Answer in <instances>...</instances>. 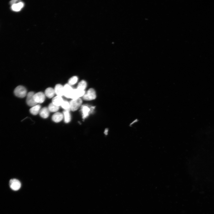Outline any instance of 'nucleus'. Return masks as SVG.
Segmentation results:
<instances>
[{
  "instance_id": "19",
  "label": "nucleus",
  "mask_w": 214,
  "mask_h": 214,
  "mask_svg": "<svg viewBox=\"0 0 214 214\" xmlns=\"http://www.w3.org/2000/svg\"><path fill=\"white\" fill-rule=\"evenodd\" d=\"M48 109L51 112H56L59 110V106H57L52 103L48 106Z\"/></svg>"
},
{
  "instance_id": "9",
  "label": "nucleus",
  "mask_w": 214,
  "mask_h": 214,
  "mask_svg": "<svg viewBox=\"0 0 214 214\" xmlns=\"http://www.w3.org/2000/svg\"><path fill=\"white\" fill-rule=\"evenodd\" d=\"M64 95L67 98H71L73 89L70 85L66 84L64 87Z\"/></svg>"
},
{
  "instance_id": "2",
  "label": "nucleus",
  "mask_w": 214,
  "mask_h": 214,
  "mask_svg": "<svg viewBox=\"0 0 214 214\" xmlns=\"http://www.w3.org/2000/svg\"><path fill=\"white\" fill-rule=\"evenodd\" d=\"M27 91L25 87L22 86L17 87L14 91L15 95L19 98H24L26 95Z\"/></svg>"
},
{
  "instance_id": "11",
  "label": "nucleus",
  "mask_w": 214,
  "mask_h": 214,
  "mask_svg": "<svg viewBox=\"0 0 214 214\" xmlns=\"http://www.w3.org/2000/svg\"><path fill=\"white\" fill-rule=\"evenodd\" d=\"M63 115L60 112H57L55 113L52 117V120L56 123L61 122L63 119Z\"/></svg>"
},
{
  "instance_id": "7",
  "label": "nucleus",
  "mask_w": 214,
  "mask_h": 214,
  "mask_svg": "<svg viewBox=\"0 0 214 214\" xmlns=\"http://www.w3.org/2000/svg\"><path fill=\"white\" fill-rule=\"evenodd\" d=\"M33 98L37 103H42L45 101V97L43 93L40 92L35 94L33 96Z\"/></svg>"
},
{
  "instance_id": "15",
  "label": "nucleus",
  "mask_w": 214,
  "mask_h": 214,
  "mask_svg": "<svg viewBox=\"0 0 214 214\" xmlns=\"http://www.w3.org/2000/svg\"><path fill=\"white\" fill-rule=\"evenodd\" d=\"M55 90L51 87H49L46 89L45 91L46 95L48 98H52L55 95Z\"/></svg>"
},
{
  "instance_id": "12",
  "label": "nucleus",
  "mask_w": 214,
  "mask_h": 214,
  "mask_svg": "<svg viewBox=\"0 0 214 214\" xmlns=\"http://www.w3.org/2000/svg\"><path fill=\"white\" fill-rule=\"evenodd\" d=\"M24 4L23 3L19 2L12 5L11 8L12 10L15 12H19L21 10L23 7Z\"/></svg>"
},
{
  "instance_id": "21",
  "label": "nucleus",
  "mask_w": 214,
  "mask_h": 214,
  "mask_svg": "<svg viewBox=\"0 0 214 214\" xmlns=\"http://www.w3.org/2000/svg\"><path fill=\"white\" fill-rule=\"evenodd\" d=\"M78 78L76 76H74L70 79L69 83L70 85H73L75 84L77 82Z\"/></svg>"
},
{
  "instance_id": "10",
  "label": "nucleus",
  "mask_w": 214,
  "mask_h": 214,
  "mask_svg": "<svg viewBox=\"0 0 214 214\" xmlns=\"http://www.w3.org/2000/svg\"><path fill=\"white\" fill-rule=\"evenodd\" d=\"M55 91L57 96L61 97L64 95V87L60 84H57L56 85Z\"/></svg>"
},
{
  "instance_id": "3",
  "label": "nucleus",
  "mask_w": 214,
  "mask_h": 214,
  "mask_svg": "<svg viewBox=\"0 0 214 214\" xmlns=\"http://www.w3.org/2000/svg\"><path fill=\"white\" fill-rule=\"evenodd\" d=\"M82 103V100L80 98L73 99L70 103V110L73 111H76L79 109Z\"/></svg>"
},
{
  "instance_id": "17",
  "label": "nucleus",
  "mask_w": 214,
  "mask_h": 214,
  "mask_svg": "<svg viewBox=\"0 0 214 214\" xmlns=\"http://www.w3.org/2000/svg\"><path fill=\"white\" fill-rule=\"evenodd\" d=\"M65 122L66 123H69L71 120V116L69 111L65 110L63 112Z\"/></svg>"
},
{
  "instance_id": "4",
  "label": "nucleus",
  "mask_w": 214,
  "mask_h": 214,
  "mask_svg": "<svg viewBox=\"0 0 214 214\" xmlns=\"http://www.w3.org/2000/svg\"><path fill=\"white\" fill-rule=\"evenodd\" d=\"M96 98L95 92L93 89H90L83 96V99L86 101L94 100Z\"/></svg>"
},
{
  "instance_id": "13",
  "label": "nucleus",
  "mask_w": 214,
  "mask_h": 214,
  "mask_svg": "<svg viewBox=\"0 0 214 214\" xmlns=\"http://www.w3.org/2000/svg\"><path fill=\"white\" fill-rule=\"evenodd\" d=\"M64 101L61 96H57L52 100V103L55 105L59 106H61Z\"/></svg>"
},
{
  "instance_id": "16",
  "label": "nucleus",
  "mask_w": 214,
  "mask_h": 214,
  "mask_svg": "<svg viewBox=\"0 0 214 214\" xmlns=\"http://www.w3.org/2000/svg\"><path fill=\"white\" fill-rule=\"evenodd\" d=\"M41 106L40 105H36L31 108L30 110L31 113L33 115H36L40 111Z\"/></svg>"
},
{
  "instance_id": "14",
  "label": "nucleus",
  "mask_w": 214,
  "mask_h": 214,
  "mask_svg": "<svg viewBox=\"0 0 214 214\" xmlns=\"http://www.w3.org/2000/svg\"><path fill=\"white\" fill-rule=\"evenodd\" d=\"M49 111L48 108L45 107L40 111V115L44 119L47 118L49 115Z\"/></svg>"
},
{
  "instance_id": "1",
  "label": "nucleus",
  "mask_w": 214,
  "mask_h": 214,
  "mask_svg": "<svg viewBox=\"0 0 214 214\" xmlns=\"http://www.w3.org/2000/svg\"><path fill=\"white\" fill-rule=\"evenodd\" d=\"M95 108V106L90 107L88 105H82L81 107V111L83 119H85L88 117L90 113L93 112Z\"/></svg>"
},
{
  "instance_id": "18",
  "label": "nucleus",
  "mask_w": 214,
  "mask_h": 214,
  "mask_svg": "<svg viewBox=\"0 0 214 214\" xmlns=\"http://www.w3.org/2000/svg\"><path fill=\"white\" fill-rule=\"evenodd\" d=\"M87 86V83L84 80H82L78 85L77 89L82 91H84L86 88Z\"/></svg>"
},
{
  "instance_id": "6",
  "label": "nucleus",
  "mask_w": 214,
  "mask_h": 214,
  "mask_svg": "<svg viewBox=\"0 0 214 214\" xmlns=\"http://www.w3.org/2000/svg\"><path fill=\"white\" fill-rule=\"evenodd\" d=\"M34 93L33 92L29 93L27 95V104L30 106H34L37 104V103L35 101L33 96Z\"/></svg>"
},
{
  "instance_id": "20",
  "label": "nucleus",
  "mask_w": 214,
  "mask_h": 214,
  "mask_svg": "<svg viewBox=\"0 0 214 214\" xmlns=\"http://www.w3.org/2000/svg\"><path fill=\"white\" fill-rule=\"evenodd\" d=\"M61 106L65 111L69 112L70 110V103L67 101H64Z\"/></svg>"
},
{
  "instance_id": "8",
  "label": "nucleus",
  "mask_w": 214,
  "mask_h": 214,
  "mask_svg": "<svg viewBox=\"0 0 214 214\" xmlns=\"http://www.w3.org/2000/svg\"><path fill=\"white\" fill-rule=\"evenodd\" d=\"M85 93L84 91H82L78 89H73L71 98L74 99L80 98L83 96Z\"/></svg>"
},
{
  "instance_id": "5",
  "label": "nucleus",
  "mask_w": 214,
  "mask_h": 214,
  "mask_svg": "<svg viewBox=\"0 0 214 214\" xmlns=\"http://www.w3.org/2000/svg\"><path fill=\"white\" fill-rule=\"evenodd\" d=\"M9 185L12 190L17 191L20 189L21 184L20 182L18 180L16 179H13L10 181Z\"/></svg>"
}]
</instances>
